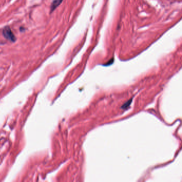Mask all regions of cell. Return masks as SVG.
Here are the masks:
<instances>
[{
  "label": "cell",
  "mask_w": 182,
  "mask_h": 182,
  "mask_svg": "<svg viewBox=\"0 0 182 182\" xmlns=\"http://www.w3.org/2000/svg\"><path fill=\"white\" fill-rule=\"evenodd\" d=\"M3 34L4 36L8 40L12 42H14L16 38L11 31V29L9 26H6L3 30Z\"/></svg>",
  "instance_id": "obj_1"
},
{
  "label": "cell",
  "mask_w": 182,
  "mask_h": 182,
  "mask_svg": "<svg viewBox=\"0 0 182 182\" xmlns=\"http://www.w3.org/2000/svg\"><path fill=\"white\" fill-rule=\"evenodd\" d=\"M63 0H53V2L51 6V12L55 10L62 3Z\"/></svg>",
  "instance_id": "obj_2"
}]
</instances>
